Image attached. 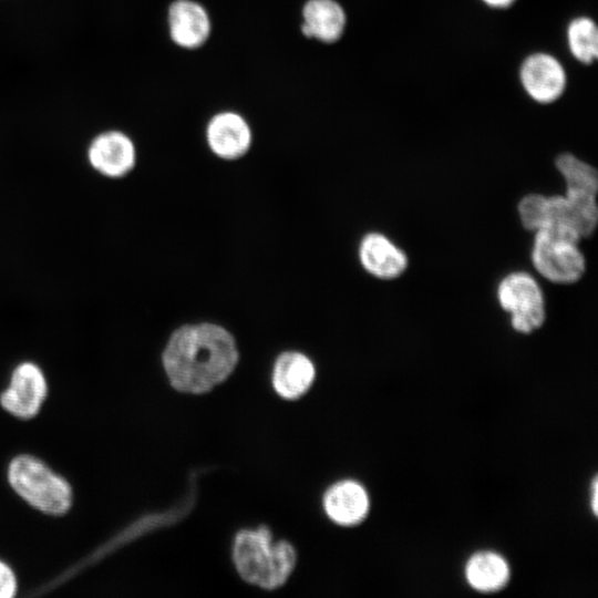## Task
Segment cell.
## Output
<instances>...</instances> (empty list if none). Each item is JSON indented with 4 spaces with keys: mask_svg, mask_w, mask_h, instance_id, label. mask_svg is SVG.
<instances>
[{
    "mask_svg": "<svg viewBox=\"0 0 598 598\" xmlns=\"http://www.w3.org/2000/svg\"><path fill=\"white\" fill-rule=\"evenodd\" d=\"M17 589L16 578L11 568L0 561V598H11Z\"/></svg>",
    "mask_w": 598,
    "mask_h": 598,
    "instance_id": "18",
    "label": "cell"
},
{
    "mask_svg": "<svg viewBox=\"0 0 598 598\" xmlns=\"http://www.w3.org/2000/svg\"><path fill=\"white\" fill-rule=\"evenodd\" d=\"M231 557L239 577L265 590L282 587L297 564L295 547L287 540L274 542L265 525L237 532Z\"/></svg>",
    "mask_w": 598,
    "mask_h": 598,
    "instance_id": "2",
    "label": "cell"
},
{
    "mask_svg": "<svg viewBox=\"0 0 598 598\" xmlns=\"http://www.w3.org/2000/svg\"><path fill=\"white\" fill-rule=\"evenodd\" d=\"M47 392L41 369L32 362H23L13 370L8 388L0 395V403L14 416L30 419L39 412Z\"/></svg>",
    "mask_w": 598,
    "mask_h": 598,
    "instance_id": "7",
    "label": "cell"
},
{
    "mask_svg": "<svg viewBox=\"0 0 598 598\" xmlns=\"http://www.w3.org/2000/svg\"><path fill=\"white\" fill-rule=\"evenodd\" d=\"M567 42L573 56L591 64L598 56V30L588 17H578L567 28Z\"/></svg>",
    "mask_w": 598,
    "mask_h": 598,
    "instance_id": "17",
    "label": "cell"
},
{
    "mask_svg": "<svg viewBox=\"0 0 598 598\" xmlns=\"http://www.w3.org/2000/svg\"><path fill=\"white\" fill-rule=\"evenodd\" d=\"M501 307L511 315L514 330L530 333L543 326L546 317L540 287L528 274L516 271L507 275L497 288Z\"/></svg>",
    "mask_w": 598,
    "mask_h": 598,
    "instance_id": "4",
    "label": "cell"
},
{
    "mask_svg": "<svg viewBox=\"0 0 598 598\" xmlns=\"http://www.w3.org/2000/svg\"><path fill=\"white\" fill-rule=\"evenodd\" d=\"M316 379L313 362L298 351L280 353L272 368L271 383L276 393L286 400H296L311 388Z\"/></svg>",
    "mask_w": 598,
    "mask_h": 598,
    "instance_id": "13",
    "label": "cell"
},
{
    "mask_svg": "<svg viewBox=\"0 0 598 598\" xmlns=\"http://www.w3.org/2000/svg\"><path fill=\"white\" fill-rule=\"evenodd\" d=\"M532 261L543 277L556 283H573L586 269L577 241L543 230L535 231Z\"/></svg>",
    "mask_w": 598,
    "mask_h": 598,
    "instance_id": "5",
    "label": "cell"
},
{
    "mask_svg": "<svg viewBox=\"0 0 598 598\" xmlns=\"http://www.w3.org/2000/svg\"><path fill=\"white\" fill-rule=\"evenodd\" d=\"M511 577V568L505 558L494 551H480L471 556L465 565L467 584L481 592L503 589Z\"/></svg>",
    "mask_w": 598,
    "mask_h": 598,
    "instance_id": "16",
    "label": "cell"
},
{
    "mask_svg": "<svg viewBox=\"0 0 598 598\" xmlns=\"http://www.w3.org/2000/svg\"><path fill=\"white\" fill-rule=\"evenodd\" d=\"M238 360L231 333L210 322L185 324L174 330L162 355L169 384L187 394L212 391L229 378Z\"/></svg>",
    "mask_w": 598,
    "mask_h": 598,
    "instance_id": "1",
    "label": "cell"
},
{
    "mask_svg": "<svg viewBox=\"0 0 598 598\" xmlns=\"http://www.w3.org/2000/svg\"><path fill=\"white\" fill-rule=\"evenodd\" d=\"M92 167L112 178L126 175L135 165L136 151L132 140L120 131L97 135L87 150Z\"/></svg>",
    "mask_w": 598,
    "mask_h": 598,
    "instance_id": "11",
    "label": "cell"
},
{
    "mask_svg": "<svg viewBox=\"0 0 598 598\" xmlns=\"http://www.w3.org/2000/svg\"><path fill=\"white\" fill-rule=\"evenodd\" d=\"M171 40L182 49L194 50L206 43L212 22L204 6L194 0H175L167 12Z\"/></svg>",
    "mask_w": 598,
    "mask_h": 598,
    "instance_id": "10",
    "label": "cell"
},
{
    "mask_svg": "<svg viewBox=\"0 0 598 598\" xmlns=\"http://www.w3.org/2000/svg\"><path fill=\"white\" fill-rule=\"evenodd\" d=\"M359 258L369 274L381 279H394L402 275L408 266L404 251L379 233H369L362 238Z\"/></svg>",
    "mask_w": 598,
    "mask_h": 598,
    "instance_id": "14",
    "label": "cell"
},
{
    "mask_svg": "<svg viewBox=\"0 0 598 598\" xmlns=\"http://www.w3.org/2000/svg\"><path fill=\"white\" fill-rule=\"evenodd\" d=\"M556 167L566 182L564 195L574 206L590 234L598 220L596 196L598 175L595 167L573 154H561L556 158Z\"/></svg>",
    "mask_w": 598,
    "mask_h": 598,
    "instance_id": "6",
    "label": "cell"
},
{
    "mask_svg": "<svg viewBox=\"0 0 598 598\" xmlns=\"http://www.w3.org/2000/svg\"><path fill=\"white\" fill-rule=\"evenodd\" d=\"M301 32L323 43L338 41L346 29L347 17L336 0H308L302 7Z\"/></svg>",
    "mask_w": 598,
    "mask_h": 598,
    "instance_id": "15",
    "label": "cell"
},
{
    "mask_svg": "<svg viewBox=\"0 0 598 598\" xmlns=\"http://www.w3.org/2000/svg\"><path fill=\"white\" fill-rule=\"evenodd\" d=\"M8 480L17 494L44 513L59 515L71 506L72 491L68 482L33 456L13 458Z\"/></svg>",
    "mask_w": 598,
    "mask_h": 598,
    "instance_id": "3",
    "label": "cell"
},
{
    "mask_svg": "<svg viewBox=\"0 0 598 598\" xmlns=\"http://www.w3.org/2000/svg\"><path fill=\"white\" fill-rule=\"evenodd\" d=\"M209 150L223 159L244 156L251 146L252 133L246 118L234 111L216 113L206 127Z\"/></svg>",
    "mask_w": 598,
    "mask_h": 598,
    "instance_id": "9",
    "label": "cell"
},
{
    "mask_svg": "<svg viewBox=\"0 0 598 598\" xmlns=\"http://www.w3.org/2000/svg\"><path fill=\"white\" fill-rule=\"evenodd\" d=\"M482 1L492 8H507L512 6L516 0H482Z\"/></svg>",
    "mask_w": 598,
    "mask_h": 598,
    "instance_id": "19",
    "label": "cell"
},
{
    "mask_svg": "<svg viewBox=\"0 0 598 598\" xmlns=\"http://www.w3.org/2000/svg\"><path fill=\"white\" fill-rule=\"evenodd\" d=\"M323 509L337 525L355 526L365 519L370 499L365 488L358 482L346 480L331 485L323 494Z\"/></svg>",
    "mask_w": 598,
    "mask_h": 598,
    "instance_id": "12",
    "label": "cell"
},
{
    "mask_svg": "<svg viewBox=\"0 0 598 598\" xmlns=\"http://www.w3.org/2000/svg\"><path fill=\"white\" fill-rule=\"evenodd\" d=\"M597 478L595 477L594 481H592V497H591V511L594 512L595 515H597V509H598V497H597V494H598V486H597Z\"/></svg>",
    "mask_w": 598,
    "mask_h": 598,
    "instance_id": "20",
    "label": "cell"
},
{
    "mask_svg": "<svg viewBox=\"0 0 598 598\" xmlns=\"http://www.w3.org/2000/svg\"><path fill=\"white\" fill-rule=\"evenodd\" d=\"M519 78L526 93L538 103L555 102L564 93L566 73L560 62L547 53H534L525 59Z\"/></svg>",
    "mask_w": 598,
    "mask_h": 598,
    "instance_id": "8",
    "label": "cell"
}]
</instances>
